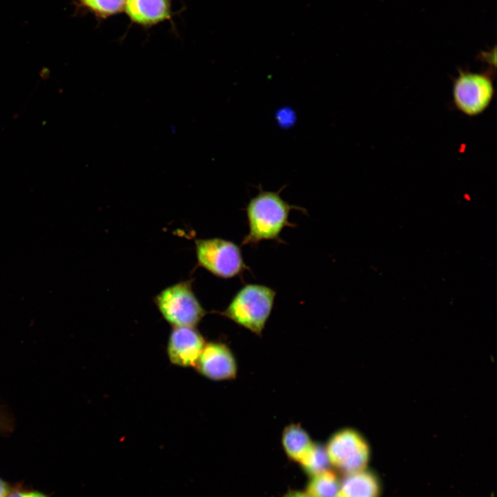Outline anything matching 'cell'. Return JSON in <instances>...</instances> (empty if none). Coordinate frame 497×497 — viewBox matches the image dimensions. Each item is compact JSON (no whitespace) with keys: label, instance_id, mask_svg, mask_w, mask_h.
<instances>
[{"label":"cell","instance_id":"cell-1","mask_svg":"<svg viewBox=\"0 0 497 497\" xmlns=\"http://www.w3.org/2000/svg\"><path fill=\"white\" fill-rule=\"evenodd\" d=\"M283 188L277 192L268 191L259 186L258 193L249 200L244 209L248 231L241 245L254 246L264 240L284 242L280 237L283 229L295 226L289 220L291 211L295 209L306 213L303 208L291 205L281 197Z\"/></svg>","mask_w":497,"mask_h":497},{"label":"cell","instance_id":"cell-2","mask_svg":"<svg viewBox=\"0 0 497 497\" xmlns=\"http://www.w3.org/2000/svg\"><path fill=\"white\" fill-rule=\"evenodd\" d=\"M276 291L261 284H246L219 313L260 336L271 313Z\"/></svg>","mask_w":497,"mask_h":497},{"label":"cell","instance_id":"cell-3","mask_svg":"<svg viewBox=\"0 0 497 497\" xmlns=\"http://www.w3.org/2000/svg\"><path fill=\"white\" fill-rule=\"evenodd\" d=\"M154 302L173 327H195L206 314L188 280L165 288L155 297Z\"/></svg>","mask_w":497,"mask_h":497},{"label":"cell","instance_id":"cell-4","mask_svg":"<svg viewBox=\"0 0 497 497\" xmlns=\"http://www.w3.org/2000/svg\"><path fill=\"white\" fill-rule=\"evenodd\" d=\"M195 243L198 265L216 277L230 279L250 270L240 247L232 241L214 237L196 240Z\"/></svg>","mask_w":497,"mask_h":497},{"label":"cell","instance_id":"cell-5","mask_svg":"<svg viewBox=\"0 0 497 497\" xmlns=\"http://www.w3.org/2000/svg\"><path fill=\"white\" fill-rule=\"evenodd\" d=\"M495 93L491 75L458 70L452 86L453 103L462 114L474 117L490 105Z\"/></svg>","mask_w":497,"mask_h":497},{"label":"cell","instance_id":"cell-6","mask_svg":"<svg viewBox=\"0 0 497 497\" xmlns=\"http://www.w3.org/2000/svg\"><path fill=\"white\" fill-rule=\"evenodd\" d=\"M325 448L330 463L347 474L364 470L369 461V445L353 428H342L333 433Z\"/></svg>","mask_w":497,"mask_h":497},{"label":"cell","instance_id":"cell-7","mask_svg":"<svg viewBox=\"0 0 497 497\" xmlns=\"http://www.w3.org/2000/svg\"><path fill=\"white\" fill-rule=\"evenodd\" d=\"M194 367L199 374L214 381L233 380L237 372L234 354L226 344L219 342L205 343Z\"/></svg>","mask_w":497,"mask_h":497},{"label":"cell","instance_id":"cell-8","mask_svg":"<svg viewBox=\"0 0 497 497\" xmlns=\"http://www.w3.org/2000/svg\"><path fill=\"white\" fill-rule=\"evenodd\" d=\"M205 343L195 327H173L167 344L168 359L177 366L195 367Z\"/></svg>","mask_w":497,"mask_h":497},{"label":"cell","instance_id":"cell-9","mask_svg":"<svg viewBox=\"0 0 497 497\" xmlns=\"http://www.w3.org/2000/svg\"><path fill=\"white\" fill-rule=\"evenodd\" d=\"M126 11L135 23L150 25L170 16L168 0H126Z\"/></svg>","mask_w":497,"mask_h":497},{"label":"cell","instance_id":"cell-10","mask_svg":"<svg viewBox=\"0 0 497 497\" xmlns=\"http://www.w3.org/2000/svg\"><path fill=\"white\" fill-rule=\"evenodd\" d=\"M378 480L370 472L361 470L348 475L340 485L338 497H378Z\"/></svg>","mask_w":497,"mask_h":497},{"label":"cell","instance_id":"cell-11","mask_svg":"<svg viewBox=\"0 0 497 497\" xmlns=\"http://www.w3.org/2000/svg\"><path fill=\"white\" fill-rule=\"evenodd\" d=\"M282 444L289 458L300 463L311 450L314 442L300 425H288L282 433Z\"/></svg>","mask_w":497,"mask_h":497},{"label":"cell","instance_id":"cell-12","mask_svg":"<svg viewBox=\"0 0 497 497\" xmlns=\"http://www.w3.org/2000/svg\"><path fill=\"white\" fill-rule=\"evenodd\" d=\"M340 483L334 473L329 470L312 476L306 487L310 497H336Z\"/></svg>","mask_w":497,"mask_h":497},{"label":"cell","instance_id":"cell-13","mask_svg":"<svg viewBox=\"0 0 497 497\" xmlns=\"http://www.w3.org/2000/svg\"><path fill=\"white\" fill-rule=\"evenodd\" d=\"M300 464L303 469L311 476L327 470L330 461L325 446L314 442L311 450Z\"/></svg>","mask_w":497,"mask_h":497},{"label":"cell","instance_id":"cell-14","mask_svg":"<svg viewBox=\"0 0 497 497\" xmlns=\"http://www.w3.org/2000/svg\"><path fill=\"white\" fill-rule=\"evenodd\" d=\"M91 10L102 15H110L121 11L126 0H83Z\"/></svg>","mask_w":497,"mask_h":497},{"label":"cell","instance_id":"cell-15","mask_svg":"<svg viewBox=\"0 0 497 497\" xmlns=\"http://www.w3.org/2000/svg\"><path fill=\"white\" fill-rule=\"evenodd\" d=\"M6 497H51L49 494L36 489L33 487L26 486L23 483L19 482L13 485V487Z\"/></svg>","mask_w":497,"mask_h":497},{"label":"cell","instance_id":"cell-16","mask_svg":"<svg viewBox=\"0 0 497 497\" xmlns=\"http://www.w3.org/2000/svg\"><path fill=\"white\" fill-rule=\"evenodd\" d=\"M14 429V420L12 415L0 404V435L10 434Z\"/></svg>","mask_w":497,"mask_h":497},{"label":"cell","instance_id":"cell-17","mask_svg":"<svg viewBox=\"0 0 497 497\" xmlns=\"http://www.w3.org/2000/svg\"><path fill=\"white\" fill-rule=\"evenodd\" d=\"M496 46L489 51H483L479 55L485 61L489 63L491 65L496 66Z\"/></svg>","mask_w":497,"mask_h":497},{"label":"cell","instance_id":"cell-18","mask_svg":"<svg viewBox=\"0 0 497 497\" xmlns=\"http://www.w3.org/2000/svg\"><path fill=\"white\" fill-rule=\"evenodd\" d=\"M13 485L0 476V497H6L12 489Z\"/></svg>","mask_w":497,"mask_h":497},{"label":"cell","instance_id":"cell-19","mask_svg":"<svg viewBox=\"0 0 497 497\" xmlns=\"http://www.w3.org/2000/svg\"><path fill=\"white\" fill-rule=\"evenodd\" d=\"M284 497H310L307 493L298 491H291L286 493Z\"/></svg>","mask_w":497,"mask_h":497},{"label":"cell","instance_id":"cell-20","mask_svg":"<svg viewBox=\"0 0 497 497\" xmlns=\"http://www.w3.org/2000/svg\"><path fill=\"white\" fill-rule=\"evenodd\" d=\"M336 497H338V496Z\"/></svg>","mask_w":497,"mask_h":497}]
</instances>
